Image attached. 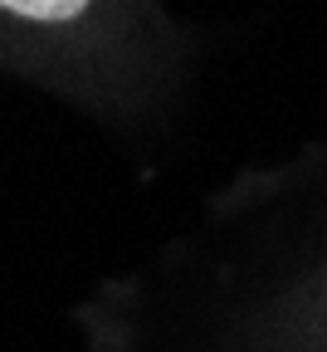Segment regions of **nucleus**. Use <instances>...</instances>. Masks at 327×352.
I'll use <instances>...</instances> for the list:
<instances>
[{
    "mask_svg": "<svg viewBox=\"0 0 327 352\" xmlns=\"http://www.w3.org/2000/svg\"><path fill=\"white\" fill-rule=\"evenodd\" d=\"M147 0H0V69L108 113L142 69Z\"/></svg>",
    "mask_w": 327,
    "mask_h": 352,
    "instance_id": "1",
    "label": "nucleus"
}]
</instances>
